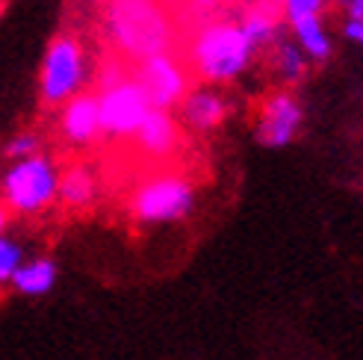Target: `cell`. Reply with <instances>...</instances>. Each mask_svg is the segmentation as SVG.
Masks as SVG:
<instances>
[{
    "label": "cell",
    "instance_id": "1",
    "mask_svg": "<svg viewBox=\"0 0 363 360\" xmlns=\"http://www.w3.org/2000/svg\"><path fill=\"white\" fill-rule=\"evenodd\" d=\"M110 53L130 65L174 47V21L162 0H110L101 12Z\"/></svg>",
    "mask_w": 363,
    "mask_h": 360
},
{
    "label": "cell",
    "instance_id": "2",
    "mask_svg": "<svg viewBox=\"0 0 363 360\" xmlns=\"http://www.w3.org/2000/svg\"><path fill=\"white\" fill-rule=\"evenodd\" d=\"M257 57L260 50L248 39L240 18H207L192 30L184 50L192 77L213 86L240 80Z\"/></svg>",
    "mask_w": 363,
    "mask_h": 360
},
{
    "label": "cell",
    "instance_id": "3",
    "mask_svg": "<svg viewBox=\"0 0 363 360\" xmlns=\"http://www.w3.org/2000/svg\"><path fill=\"white\" fill-rule=\"evenodd\" d=\"M95 92L101 98V118H104V139H133L139 124L148 118L154 103L145 92V86L136 80L133 65L127 68V60L110 53L98 68Z\"/></svg>",
    "mask_w": 363,
    "mask_h": 360
},
{
    "label": "cell",
    "instance_id": "4",
    "mask_svg": "<svg viewBox=\"0 0 363 360\" xmlns=\"http://www.w3.org/2000/svg\"><path fill=\"white\" fill-rule=\"evenodd\" d=\"M62 171L48 154H33L24 159H12L0 180L4 207L15 215H35L60 201Z\"/></svg>",
    "mask_w": 363,
    "mask_h": 360
},
{
    "label": "cell",
    "instance_id": "5",
    "mask_svg": "<svg viewBox=\"0 0 363 360\" xmlns=\"http://www.w3.org/2000/svg\"><path fill=\"white\" fill-rule=\"evenodd\" d=\"M89 83V57L74 33L53 35L45 47L39 65V101L45 106H60L74 95L86 92Z\"/></svg>",
    "mask_w": 363,
    "mask_h": 360
},
{
    "label": "cell",
    "instance_id": "6",
    "mask_svg": "<svg viewBox=\"0 0 363 360\" xmlns=\"http://www.w3.org/2000/svg\"><path fill=\"white\" fill-rule=\"evenodd\" d=\"M195 207V186L184 174H157L148 177L130 198V213L142 225H166L186 219Z\"/></svg>",
    "mask_w": 363,
    "mask_h": 360
},
{
    "label": "cell",
    "instance_id": "7",
    "mask_svg": "<svg viewBox=\"0 0 363 360\" xmlns=\"http://www.w3.org/2000/svg\"><path fill=\"white\" fill-rule=\"evenodd\" d=\"M133 74L145 86V92H148V98H151V103L157 106V110L177 113V106L184 103V98L192 89V71H189L186 60L174 57L172 50L136 62Z\"/></svg>",
    "mask_w": 363,
    "mask_h": 360
},
{
    "label": "cell",
    "instance_id": "8",
    "mask_svg": "<svg viewBox=\"0 0 363 360\" xmlns=\"http://www.w3.org/2000/svg\"><path fill=\"white\" fill-rule=\"evenodd\" d=\"M304 124V110L301 101L293 95V89H278L263 98L260 110H257V121H254V139L260 142L263 148L278 151L293 145L296 136L301 133Z\"/></svg>",
    "mask_w": 363,
    "mask_h": 360
},
{
    "label": "cell",
    "instance_id": "9",
    "mask_svg": "<svg viewBox=\"0 0 363 360\" xmlns=\"http://www.w3.org/2000/svg\"><path fill=\"white\" fill-rule=\"evenodd\" d=\"M60 136L71 148H89L104 139L101 98L98 92H80L60 106Z\"/></svg>",
    "mask_w": 363,
    "mask_h": 360
},
{
    "label": "cell",
    "instance_id": "10",
    "mask_svg": "<svg viewBox=\"0 0 363 360\" xmlns=\"http://www.w3.org/2000/svg\"><path fill=\"white\" fill-rule=\"evenodd\" d=\"M230 116V101L219 92V86L213 83H201L192 86L189 95L184 98V103L177 106V118L186 130L192 133H213L219 130Z\"/></svg>",
    "mask_w": 363,
    "mask_h": 360
},
{
    "label": "cell",
    "instance_id": "11",
    "mask_svg": "<svg viewBox=\"0 0 363 360\" xmlns=\"http://www.w3.org/2000/svg\"><path fill=\"white\" fill-rule=\"evenodd\" d=\"M180 128H184V124H180V118L172 110H157L154 106L148 118L139 124V130L133 133L130 142L139 148L142 157L166 159L180 148Z\"/></svg>",
    "mask_w": 363,
    "mask_h": 360
},
{
    "label": "cell",
    "instance_id": "12",
    "mask_svg": "<svg viewBox=\"0 0 363 360\" xmlns=\"http://www.w3.org/2000/svg\"><path fill=\"white\" fill-rule=\"evenodd\" d=\"M269 53H272V68H275V74L281 77V83L284 86H298L304 77H307V68H311V57L304 53V47L296 42V35L293 33H284L281 30V35L275 42H272V47H269Z\"/></svg>",
    "mask_w": 363,
    "mask_h": 360
},
{
    "label": "cell",
    "instance_id": "13",
    "mask_svg": "<svg viewBox=\"0 0 363 360\" xmlns=\"http://www.w3.org/2000/svg\"><path fill=\"white\" fill-rule=\"evenodd\" d=\"M57 281H60L57 263L48 260V257H33V260H24V266L12 275L9 286L18 296L42 298V296H48L53 290V286H57Z\"/></svg>",
    "mask_w": 363,
    "mask_h": 360
},
{
    "label": "cell",
    "instance_id": "14",
    "mask_svg": "<svg viewBox=\"0 0 363 360\" xmlns=\"http://www.w3.org/2000/svg\"><path fill=\"white\" fill-rule=\"evenodd\" d=\"M95 195H98V180L92 174L89 166H68L62 171V180H60V207L65 210H86L95 204Z\"/></svg>",
    "mask_w": 363,
    "mask_h": 360
},
{
    "label": "cell",
    "instance_id": "15",
    "mask_svg": "<svg viewBox=\"0 0 363 360\" xmlns=\"http://www.w3.org/2000/svg\"><path fill=\"white\" fill-rule=\"evenodd\" d=\"M286 30L296 35V42L304 47V53H307V57H311L316 65L331 60V53H334V39H331L328 24H325V15L301 18V21L286 24Z\"/></svg>",
    "mask_w": 363,
    "mask_h": 360
},
{
    "label": "cell",
    "instance_id": "16",
    "mask_svg": "<svg viewBox=\"0 0 363 360\" xmlns=\"http://www.w3.org/2000/svg\"><path fill=\"white\" fill-rule=\"evenodd\" d=\"M4 154H6L9 163H12V159H24V157H33V154H42V136L33 133V130L15 133V136L6 142Z\"/></svg>",
    "mask_w": 363,
    "mask_h": 360
},
{
    "label": "cell",
    "instance_id": "17",
    "mask_svg": "<svg viewBox=\"0 0 363 360\" xmlns=\"http://www.w3.org/2000/svg\"><path fill=\"white\" fill-rule=\"evenodd\" d=\"M24 266V251L15 240L4 237L0 240V283H9L12 275Z\"/></svg>",
    "mask_w": 363,
    "mask_h": 360
},
{
    "label": "cell",
    "instance_id": "18",
    "mask_svg": "<svg viewBox=\"0 0 363 360\" xmlns=\"http://www.w3.org/2000/svg\"><path fill=\"white\" fill-rule=\"evenodd\" d=\"M328 0H281V12H284V24L301 21L311 15H325Z\"/></svg>",
    "mask_w": 363,
    "mask_h": 360
},
{
    "label": "cell",
    "instance_id": "19",
    "mask_svg": "<svg viewBox=\"0 0 363 360\" xmlns=\"http://www.w3.org/2000/svg\"><path fill=\"white\" fill-rule=\"evenodd\" d=\"M340 35L346 42L363 47V18H342V27H340Z\"/></svg>",
    "mask_w": 363,
    "mask_h": 360
},
{
    "label": "cell",
    "instance_id": "20",
    "mask_svg": "<svg viewBox=\"0 0 363 360\" xmlns=\"http://www.w3.org/2000/svg\"><path fill=\"white\" fill-rule=\"evenodd\" d=\"M342 18H363V0H340Z\"/></svg>",
    "mask_w": 363,
    "mask_h": 360
},
{
    "label": "cell",
    "instance_id": "21",
    "mask_svg": "<svg viewBox=\"0 0 363 360\" xmlns=\"http://www.w3.org/2000/svg\"><path fill=\"white\" fill-rule=\"evenodd\" d=\"M260 4H272V6H281V0H260Z\"/></svg>",
    "mask_w": 363,
    "mask_h": 360
},
{
    "label": "cell",
    "instance_id": "22",
    "mask_svg": "<svg viewBox=\"0 0 363 360\" xmlns=\"http://www.w3.org/2000/svg\"><path fill=\"white\" fill-rule=\"evenodd\" d=\"M98 4H110V0H98Z\"/></svg>",
    "mask_w": 363,
    "mask_h": 360
}]
</instances>
